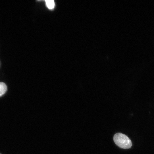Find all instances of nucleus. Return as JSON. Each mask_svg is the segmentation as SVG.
Instances as JSON below:
<instances>
[{"label":"nucleus","mask_w":154,"mask_h":154,"mask_svg":"<svg viewBox=\"0 0 154 154\" xmlns=\"http://www.w3.org/2000/svg\"><path fill=\"white\" fill-rule=\"evenodd\" d=\"M113 140L119 147L122 149H130L132 145V142L130 138L126 135L120 133L115 135Z\"/></svg>","instance_id":"f257e3e1"},{"label":"nucleus","mask_w":154,"mask_h":154,"mask_svg":"<svg viewBox=\"0 0 154 154\" xmlns=\"http://www.w3.org/2000/svg\"><path fill=\"white\" fill-rule=\"evenodd\" d=\"M7 90V86L4 82H0V96L4 94Z\"/></svg>","instance_id":"f03ea898"},{"label":"nucleus","mask_w":154,"mask_h":154,"mask_svg":"<svg viewBox=\"0 0 154 154\" xmlns=\"http://www.w3.org/2000/svg\"><path fill=\"white\" fill-rule=\"evenodd\" d=\"M46 4L48 8L49 9H53L54 8L55 3L53 0H47L45 1Z\"/></svg>","instance_id":"7ed1b4c3"},{"label":"nucleus","mask_w":154,"mask_h":154,"mask_svg":"<svg viewBox=\"0 0 154 154\" xmlns=\"http://www.w3.org/2000/svg\"></svg>","instance_id":"20e7f679"}]
</instances>
